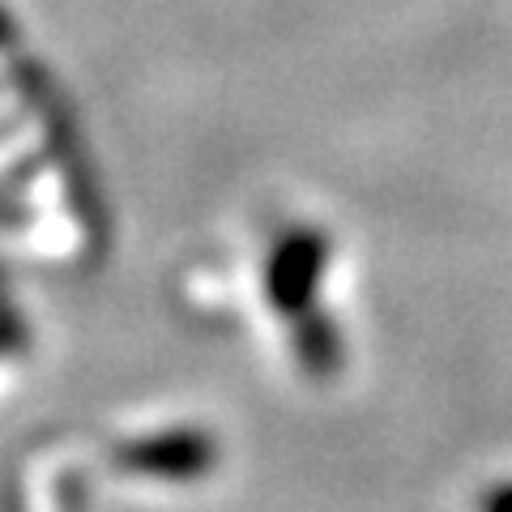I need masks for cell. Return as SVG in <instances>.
Instances as JSON below:
<instances>
[{"instance_id":"6da1fadb","label":"cell","mask_w":512,"mask_h":512,"mask_svg":"<svg viewBox=\"0 0 512 512\" xmlns=\"http://www.w3.org/2000/svg\"><path fill=\"white\" fill-rule=\"evenodd\" d=\"M483 512H512V483L504 487H495L487 500H483Z\"/></svg>"}]
</instances>
